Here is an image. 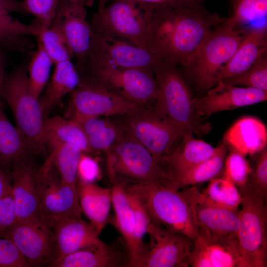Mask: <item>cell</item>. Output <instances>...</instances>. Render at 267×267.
I'll list each match as a JSON object with an SVG mask.
<instances>
[{
    "label": "cell",
    "instance_id": "43",
    "mask_svg": "<svg viewBox=\"0 0 267 267\" xmlns=\"http://www.w3.org/2000/svg\"><path fill=\"white\" fill-rule=\"evenodd\" d=\"M30 266L15 244L0 236V267H29Z\"/></svg>",
    "mask_w": 267,
    "mask_h": 267
},
{
    "label": "cell",
    "instance_id": "9",
    "mask_svg": "<svg viewBox=\"0 0 267 267\" xmlns=\"http://www.w3.org/2000/svg\"><path fill=\"white\" fill-rule=\"evenodd\" d=\"M83 70L109 91L140 106L149 107L158 96L152 70L144 68H120L86 65Z\"/></svg>",
    "mask_w": 267,
    "mask_h": 267
},
{
    "label": "cell",
    "instance_id": "12",
    "mask_svg": "<svg viewBox=\"0 0 267 267\" xmlns=\"http://www.w3.org/2000/svg\"><path fill=\"white\" fill-rule=\"evenodd\" d=\"M162 61L157 55L147 48L122 39L92 31L84 67L87 65H91L101 67L144 68L153 71Z\"/></svg>",
    "mask_w": 267,
    "mask_h": 267
},
{
    "label": "cell",
    "instance_id": "48",
    "mask_svg": "<svg viewBox=\"0 0 267 267\" xmlns=\"http://www.w3.org/2000/svg\"><path fill=\"white\" fill-rule=\"evenodd\" d=\"M109 0H99V1L105 2ZM137 3L140 4H156L174 0H127Z\"/></svg>",
    "mask_w": 267,
    "mask_h": 267
},
{
    "label": "cell",
    "instance_id": "25",
    "mask_svg": "<svg viewBox=\"0 0 267 267\" xmlns=\"http://www.w3.org/2000/svg\"><path fill=\"white\" fill-rule=\"evenodd\" d=\"M267 50L266 25L253 28L246 33L233 56L218 73L217 83L245 72L266 56Z\"/></svg>",
    "mask_w": 267,
    "mask_h": 267
},
{
    "label": "cell",
    "instance_id": "15",
    "mask_svg": "<svg viewBox=\"0 0 267 267\" xmlns=\"http://www.w3.org/2000/svg\"><path fill=\"white\" fill-rule=\"evenodd\" d=\"M3 237L15 244L30 267L48 266L54 259V234L47 220L17 222Z\"/></svg>",
    "mask_w": 267,
    "mask_h": 267
},
{
    "label": "cell",
    "instance_id": "39",
    "mask_svg": "<svg viewBox=\"0 0 267 267\" xmlns=\"http://www.w3.org/2000/svg\"><path fill=\"white\" fill-rule=\"evenodd\" d=\"M267 0H233L232 12L226 18L236 26L265 17Z\"/></svg>",
    "mask_w": 267,
    "mask_h": 267
},
{
    "label": "cell",
    "instance_id": "3",
    "mask_svg": "<svg viewBox=\"0 0 267 267\" xmlns=\"http://www.w3.org/2000/svg\"><path fill=\"white\" fill-rule=\"evenodd\" d=\"M247 32L227 19L211 30L183 66L202 89L216 84L221 69L231 59Z\"/></svg>",
    "mask_w": 267,
    "mask_h": 267
},
{
    "label": "cell",
    "instance_id": "36",
    "mask_svg": "<svg viewBox=\"0 0 267 267\" xmlns=\"http://www.w3.org/2000/svg\"><path fill=\"white\" fill-rule=\"evenodd\" d=\"M53 64L42 43L38 40V47L29 64L27 74L30 90L37 98L47 84Z\"/></svg>",
    "mask_w": 267,
    "mask_h": 267
},
{
    "label": "cell",
    "instance_id": "35",
    "mask_svg": "<svg viewBox=\"0 0 267 267\" xmlns=\"http://www.w3.org/2000/svg\"><path fill=\"white\" fill-rule=\"evenodd\" d=\"M201 196L216 206L232 210H238L242 200L236 186L223 176L217 177L200 191Z\"/></svg>",
    "mask_w": 267,
    "mask_h": 267
},
{
    "label": "cell",
    "instance_id": "45",
    "mask_svg": "<svg viewBox=\"0 0 267 267\" xmlns=\"http://www.w3.org/2000/svg\"><path fill=\"white\" fill-rule=\"evenodd\" d=\"M125 192L134 212L137 236L139 239L143 241V239L145 234L147 233L151 219L139 200L133 194L126 191Z\"/></svg>",
    "mask_w": 267,
    "mask_h": 267
},
{
    "label": "cell",
    "instance_id": "27",
    "mask_svg": "<svg viewBox=\"0 0 267 267\" xmlns=\"http://www.w3.org/2000/svg\"><path fill=\"white\" fill-rule=\"evenodd\" d=\"M182 137L180 145L164 156L172 181L183 171L215 155L220 148V145L215 147L194 138L190 132L185 133Z\"/></svg>",
    "mask_w": 267,
    "mask_h": 267
},
{
    "label": "cell",
    "instance_id": "16",
    "mask_svg": "<svg viewBox=\"0 0 267 267\" xmlns=\"http://www.w3.org/2000/svg\"><path fill=\"white\" fill-rule=\"evenodd\" d=\"M147 233L150 242L146 246L142 267H189L188 258L193 240L152 222Z\"/></svg>",
    "mask_w": 267,
    "mask_h": 267
},
{
    "label": "cell",
    "instance_id": "2",
    "mask_svg": "<svg viewBox=\"0 0 267 267\" xmlns=\"http://www.w3.org/2000/svg\"><path fill=\"white\" fill-rule=\"evenodd\" d=\"M105 152L107 171L113 185L171 186L172 178L164 157L153 156L123 129L117 141Z\"/></svg>",
    "mask_w": 267,
    "mask_h": 267
},
{
    "label": "cell",
    "instance_id": "18",
    "mask_svg": "<svg viewBox=\"0 0 267 267\" xmlns=\"http://www.w3.org/2000/svg\"><path fill=\"white\" fill-rule=\"evenodd\" d=\"M216 84L205 96L193 99L194 108L199 116L249 106L267 99V90L236 87L222 81Z\"/></svg>",
    "mask_w": 267,
    "mask_h": 267
},
{
    "label": "cell",
    "instance_id": "8",
    "mask_svg": "<svg viewBox=\"0 0 267 267\" xmlns=\"http://www.w3.org/2000/svg\"><path fill=\"white\" fill-rule=\"evenodd\" d=\"M147 15L141 6L127 0H113L108 6L99 1L90 24L93 32L122 39L145 48H147Z\"/></svg>",
    "mask_w": 267,
    "mask_h": 267
},
{
    "label": "cell",
    "instance_id": "14",
    "mask_svg": "<svg viewBox=\"0 0 267 267\" xmlns=\"http://www.w3.org/2000/svg\"><path fill=\"white\" fill-rule=\"evenodd\" d=\"M185 197L198 235L216 239L237 238L239 210L211 204L193 186L182 191Z\"/></svg>",
    "mask_w": 267,
    "mask_h": 267
},
{
    "label": "cell",
    "instance_id": "32",
    "mask_svg": "<svg viewBox=\"0 0 267 267\" xmlns=\"http://www.w3.org/2000/svg\"><path fill=\"white\" fill-rule=\"evenodd\" d=\"M100 116H89L73 119L86 134L92 150L106 151L117 141L122 131L119 123H114Z\"/></svg>",
    "mask_w": 267,
    "mask_h": 267
},
{
    "label": "cell",
    "instance_id": "19",
    "mask_svg": "<svg viewBox=\"0 0 267 267\" xmlns=\"http://www.w3.org/2000/svg\"><path fill=\"white\" fill-rule=\"evenodd\" d=\"M37 171L36 167L26 159L16 165L10 172L12 193L18 222L45 220L38 194Z\"/></svg>",
    "mask_w": 267,
    "mask_h": 267
},
{
    "label": "cell",
    "instance_id": "5",
    "mask_svg": "<svg viewBox=\"0 0 267 267\" xmlns=\"http://www.w3.org/2000/svg\"><path fill=\"white\" fill-rule=\"evenodd\" d=\"M1 98L12 111L16 127L33 153L44 155L47 147L44 134V116L39 98L30 90L27 72L20 67L4 77Z\"/></svg>",
    "mask_w": 267,
    "mask_h": 267
},
{
    "label": "cell",
    "instance_id": "10",
    "mask_svg": "<svg viewBox=\"0 0 267 267\" xmlns=\"http://www.w3.org/2000/svg\"><path fill=\"white\" fill-rule=\"evenodd\" d=\"M122 116L118 122L121 128L157 158L168 155L175 140L186 133L154 106Z\"/></svg>",
    "mask_w": 267,
    "mask_h": 267
},
{
    "label": "cell",
    "instance_id": "41",
    "mask_svg": "<svg viewBox=\"0 0 267 267\" xmlns=\"http://www.w3.org/2000/svg\"><path fill=\"white\" fill-rule=\"evenodd\" d=\"M246 187L266 201L267 195V148L260 152Z\"/></svg>",
    "mask_w": 267,
    "mask_h": 267
},
{
    "label": "cell",
    "instance_id": "37",
    "mask_svg": "<svg viewBox=\"0 0 267 267\" xmlns=\"http://www.w3.org/2000/svg\"><path fill=\"white\" fill-rule=\"evenodd\" d=\"M37 37L53 63L71 60L73 57L59 27L54 21Z\"/></svg>",
    "mask_w": 267,
    "mask_h": 267
},
{
    "label": "cell",
    "instance_id": "26",
    "mask_svg": "<svg viewBox=\"0 0 267 267\" xmlns=\"http://www.w3.org/2000/svg\"><path fill=\"white\" fill-rule=\"evenodd\" d=\"M223 141L228 148L245 156H253L267 146V128L257 118L244 117L229 129L224 134Z\"/></svg>",
    "mask_w": 267,
    "mask_h": 267
},
{
    "label": "cell",
    "instance_id": "11",
    "mask_svg": "<svg viewBox=\"0 0 267 267\" xmlns=\"http://www.w3.org/2000/svg\"><path fill=\"white\" fill-rule=\"evenodd\" d=\"M38 194L44 218L50 223L62 219L81 218L77 187L63 182L48 157L36 175Z\"/></svg>",
    "mask_w": 267,
    "mask_h": 267
},
{
    "label": "cell",
    "instance_id": "50",
    "mask_svg": "<svg viewBox=\"0 0 267 267\" xmlns=\"http://www.w3.org/2000/svg\"><path fill=\"white\" fill-rule=\"evenodd\" d=\"M70 3L76 4V5H81L84 4L86 0H66Z\"/></svg>",
    "mask_w": 267,
    "mask_h": 267
},
{
    "label": "cell",
    "instance_id": "44",
    "mask_svg": "<svg viewBox=\"0 0 267 267\" xmlns=\"http://www.w3.org/2000/svg\"><path fill=\"white\" fill-rule=\"evenodd\" d=\"M12 190L0 199V236L17 222Z\"/></svg>",
    "mask_w": 267,
    "mask_h": 267
},
{
    "label": "cell",
    "instance_id": "4",
    "mask_svg": "<svg viewBox=\"0 0 267 267\" xmlns=\"http://www.w3.org/2000/svg\"><path fill=\"white\" fill-rule=\"evenodd\" d=\"M158 89L154 107L186 133L198 135L210 131L199 118L190 92L176 66L162 61L153 70Z\"/></svg>",
    "mask_w": 267,
    "mask_h": 267
},
{
    "label": "cell",
    "instance_id": "20",
    "mask_svg": "<svg viewBox=\"0 0 267 267\" xmlns=\"http://www.w3.org/2000/svg\"><path fill=\"white\" fill-rule=\"evenodd\" d=\"M188 262L192 267H243L237 238L198 235L193 240Z\"/></svg>",
    "mask_w": 267,
    "mask_h": 267
},
{
    "label": "cell",
    "instance_id": "49",
    "mask_svg": "<svg viewBox=\"0 0 267 267\" xmlns=\"http://www.w3.org/2000/svg\"><path fill=\"white\" fill-rule=\"evenodd\" d=\"M4 76L2 57L0 53V99L1 98V89Z\"/></svg>",
    "mask_w": 267,
    "mask_h": 267
},
{
    "label": "cell",
    "instance_id": "1",
    "mask_svg": "<svg viewBox=\"0 0 267 267\" xmlns=\"http://www.w3.org/2000/svg\"><path fill=\"white\" fill-rule=\"evenodd\" d=\"M200 0L140 4L147 17L146 47L166 62L183 66L207 34L226 19L206 10Z\"/></svg>",
    "mask_w": 267,
    "mask_h": 267
},
{
    "label": "cell",
    "instance_id": "24",
    "mask_svg": "<svg viewBox=\"0 0 267 267\" xmlns=\"http://www.w3.org/2000/svg\"><path fill=\"white\" fill-rule=\"evenodd\" d=\"M128 251L123 239L112 245L86 248L52 261L53 267H128Z\"/></svg>",
    "mask_w": 267,
    "mask_h": 267
},
{
    "label": "cell",
    "instance_id": "30",
    "mask_svg": "<svg viewBox=\"0 0 267 267\" xmlns=\"http://www.w3.org/2000/svg\"><path fill=\"white\" fill-rule=\"evenodd\" d=\"M51 81L39 99L45 117L67 93L80 84L81 77L71 60L55 63Z\"/></svg>",
    "mask_w": 267,
    "mask_h": 267
},
{
    "label": "cell",
    "instance_id": "23",
    "mask_svg": "<svg viewBox=\"0 0 267 267\" xmlns=\"http://www.w3.org/2000/svg\"><path fill=\"white\" fill-rule=\"evenodd\" d=\"M112 204L115 211L112 224L122 235L127 247L129 261L128 267H142L146 246L136 234L134 212L123 187L113 185Z\"/></svg>",
    "mask_w": 267,
    "mask_h": 267
},
{
    "label": "cell",
    "instance_id": "6",
    "mask_svg": "<svg viewBox=\"0 0 267 267\" xmlns=\"http://www.w3.org/2000/svg\"><path fill=\"white\" fill-rule=\"evenodd\" d=\"M124 188L139 200L153 222L192 240L198 236L182 191L160 184L131 185Z\"/></svg>",
    "mask_w": 267,
    "mask_h": 267
},
{
    "label": "cell",
    "instance_id": "31",
    "mask_svg": "<svg viewBox=\"0 0 267 267\" xmlns=\"http://www.w3.org/2000/svg\"><path fill=\"white\" fill-rule=\"evenodd\" d=\"M44 134L46 147L57 143H66L77 146L84 153L92 151L84 132L72 119L59 116L45 117Z\"/></svg>",
    "mask_w": 267,
    "mask_h": 267
},
{
    "label": "cell",
    "instance_id": "7",
    "mask_svg": "<svg viewBox=\"0 0 267 267\" xmlns=\"http://www.w3.org/2000/svg\"><path fill=\"white\" fill-rule=\"evenodd\" d=\"M242 200L239 210L237 240L243 267L267 265L266 201L246 187L240 191Z\"/></svg>",
    "mask_w": 267,
    "mask_h": 267
},
{
    "label": "cell",
    "instance_id": "28",
    "mask_svg": "<svg viewBox=\"0 0 267 267\" xmlns=\"http://www.w3.org/2000/svg\"><path fill=\"white\" fill-rule=\"evenodd\" d=\"M77 189L82 211L99 234L108 220L112 205L111 188L78 180Z\"/></svg>",
    "mask_w": 267,
    "mask_h": 267
},
{
    "label": "cell",
    "instance_id": "21",
    "mask_svg": "<svg viewBox=\"0 0 267 267\" xmlns=\"http://www.w3.org/2000/svg\"><path fill=\"white\" fill-rule=\"evenodd\" d=\"M26 14L22 1L0 0V45L6 49L24 53L33 47L30 36L38 37L41 32L39 22L35 20L30 24L14 18L10 14Z\"/></svg>",
    "mask_w": 267,
    "mask_h": 267
},
{
    "label": "cell",
    "instance_id": "42",
    "mask_svg": "<svg viewBox=\"0 0 267 267\" xmlns=\"http://www.w3.org/2000/svg\"><path fill=\"white\" fill-rule=\"evenodd\" d=\"M22 1L27 12L34 15L39 22L41 32L49 26L55 15L59 0H23Z\"/></svg>",
    "mask_w": 267,
    "mask_h": 267
},
{
    "label": "cell",
    "instance_id": "40",
    "mask_svg": "<svg viewBox=\"0 0 267 267\" xmlns=\"http://www.w3.org/2000/svg\"><path fill=\"white\" fill-rule=\"evenodd\" d=\"M222 81L226 84L267 90V56L242 73Z\"/></svg>",
    "mask_w": 267,
    "mask_h": 267
},
{
    "label": "cell",
    "instance_id": "29",
    "mask_svg": "<svg viewBox=\"0 0 267 267\" xmlns=\"http://www.w3.org/2000/svg\"><path fill=\"white\" fill-rule=\"evenodd\" d=\"M31 153L22 134L6 117L0 99V168L11 172Z\"/></svg>",
    "mask_w": 267,
    "mask_h": 267
},
{
    "label": "cell",
    "instance_id": "22",
    "mask_svg": "<svg viewBox=\"0 0 267 267\" xmlns=\"http://www.w3.org/2000/svg\"><path fill=\"white\" fill-rule=\"evenodd\" d=\"M51 225L54 239V260L82 249L105 244L95 228L82 218L59 219L53 222Z\"/></svg>",
    "mask_w": 267,
    "mask_h": 267
},
{
    "label": "cell",
    "instance_id": "17",
    "mask_svg": "<svg viewBox=\"0 0 267 267\" xmlns=\"http://www.w3.org/2000/svg\"><path fill=\"white\" fill-rule=\"evenodd\" d=\"M84 4H73L59 0L53 21L59 27L78 66L83 69L90 44L92 30L86 19Z\"/></svg>",
    "mask_w": 267,
    "mask_h": 267
},
{
    "label": "cell",
    "instance_id": "46",
    "mask_svg": "<svg viewBox=\"0 0 267 267\" xmlns=\"http://www.w3.org/2000/svg\"><path fill=\"white\" fill-rule=\"evenodd\" d=\"M100 176V171L97 162L83 152L78 167V180L86 183H93Z\"/></svg>",
    "mask_w": 267,
    "mask_h": 267
},
{
    "label": "cell",
    "instance_id": "34",
    "mask_svg": "<svg viewBox=\"0 0 267 267\" xmlns=\"http://www.w3.org/2000/svg\"><path fill=\"white\" fill-rule=\"evenodd\" d=\"M47 149L50 152L48 157L63 182L77 187L78 167L83 152L77 146L66 143L52 144Z\"/></svg>",
    "mask_w": 267,
    "mask_h": 267
},
{
    "label": "cell",
    "instance_id": "33",
    "mask_svg": "<svg viewBox=\"0 0 267 267\" xmlns=\"http://www.w3.org/2000/svg\"><path fill=\"white\" fill-rule=\"evenodd\" d=\"M218 152L210 158L183 171L174 178L171 186L179 190L191 185L209 181L223 171L228 147L223 141Z\"/></svg>",
    "mask_w": 267,
    "mask_h": 267
},
{
    "label": "cell",
    "instance_id": "13",
    "mask_svg": "<svg viewBox=\"0 0 267 267\" xmlns=\"http://www.w3.org/2000/svg\"><path fill=\"white\" fill-rule=\"evenodd\" d=\"M71 93V119L126 115L141 107L109 91L88 76L81 77L80 84Z\"/></svg>",
    "mask_w": 267,
    "mask_h": 267
},
{
    "label": "cell",
    "instance_id": "47",
    "mask_svg": "<svg viewBox=\"0 0 267 267\" xmlns=\"http://www.w3.org/2000/svg\"><path fill=\"white\" fill-rule=\"evenodd\" d=\"M11 190V173L0 168V199Z\"/></svg>",
    "mask_w": 267,
    "mask_h": 267
},
{
    "label": "cell",
    "instance_id": "38",
    "mask_svg": "<svg viewBox=\"0 0 267 267\" xmlns=\"http://www.w3.org/2000/svg\"><path fill=\"white\" fill-rule=\"evenodd\" d=\"M252 171L245 156L230 149L224 163L223 176L232 182L239 191L246 187Z\"/></svg>",
    "mask_w": 267,
    "mask_h": 267
}]
</instances>
